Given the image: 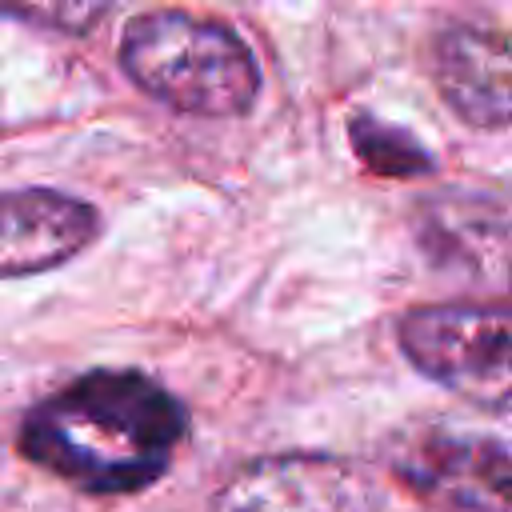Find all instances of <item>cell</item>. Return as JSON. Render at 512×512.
Returning a JSON list of instances; mask_svg holds the SVG:
<instances>
[{
	"mask_svg": "<svg viewBox=\"0 0 512 512\" xmlns=\"http://www.w3.org/2000/svg\"><path fill=\"white\" fill-rule=\"evenodd\" d=\"M352 148L364 160V168H372L376 176H392V180H408V176H424L432 172V156L420 148V140H412L408 132L360 112L348 124Z\"/></svg>",
	"mask_w": 512,
	"mask_h": 512,
	"instance_id": "ba28073f",
	"label": "cell"
},
{
	"mask_svg": "<svg viewBox=\"0 0 512 512\" xmlns=\"http://www.w3.org/2000/svg\"><path fill=\"white\" fill-rule=\"evenodd\" d=\"M188 436L184 404L136 368H92L20 420V452L92 496L156 484Z\"/></svg>",
	"mask_w": 512,
	"mask_h": 512,
	"instance_id": "6da1fadb",
	"label": "cell"
},
{
	"mask_svg": "<svg viewBox=\"0 0 512 512\" xmlns=\"http://www.w3.org/2000/svg\"><path fill=\"white\" fill-rule=\"evenodd\" d=\"M108 8L112 0H0V16L64 36H88L100 28Z\"/></svg>",
	"mask_w": 512,
	"mask_h": 512,
	"instance_id": "9c48e42d",
	"label": "cell"
},
{
	"mask_svg": "<svg viewBox=\"0 0 512 512\" xmlns=\"http://www.w3.org/2000/svg\"><path fill=\"white\" fill-rule=\"evenodd\" d=\"M124 76L184 116H244L260 96V64L224 20L184 8L140 12L120 36Z\"/></svg>",
	"mask_w": 512,
	"mask_h": 512,
	"instance_id": "7a4b0ae2",
	"label": "cell"
},
{
	"mask_svg": "<svg viewBox=\"0 0 512 512\" xmlns=\"http://www.w3.org/2000/svg\"><path fill=\"white\" fill-rule=\"evenodd\" d=\"M208 512H376V492L340 456L280 452L236 468Z\"/></svg>",
	"mask_w": 512,
	"mask_h": 512,
	"instance_id": "277c9868",
	"label": "cell"
},
{
	"mask_svg": "<svg viewBox=\"0 0 512 512\" xmlns=\"http://www.w3.org/2000/svg\"><path fill=\"white\" fill-rule=\"evenodd\" d=\"M432 80L472 128L512 124V40L496 28L452 24L432 44Z\"/></svg>",
	"mask_w": 512,
	"mask_h": 512,
	"instance_id": "52a82bcc",
	"label": "cell"
},
{
	"mask_svg": "<svg viewBox=\"0 0 512 512\" xmlns=\"http://www.w3.org/2000/svg\"><path fill=\"white\" fill-rule=\"evenodd\" d=\"M100 236V212L56 188L0 192V280L68 264Z\"/></svg>",
	"mask_w": 512,
	"mask_h": 512,
	"instance_id": "8992f818",
	"label": "cell"
},
{
	"mask_svg": "<svg viewBox=\"0 0 512 512\" xmlns=\"http://www.w3.org/2000/svg\"><path fill=\"white\" fill-rule=\"evenodd\" d=\"M396 340L416 372L476 400L512 404V304H424Z\"/></svg>",
	"mask_w": 512,
	"mask_h": 512,
	"instance_id": "3957f363",
	"label": "cell"
},
{
	"mask_svg": "<svg viewBox=\"0 0 512 512\" xmlns=\"http://www.w3.org/2000/svg\"><path fill=\"white\" fill-rule=\"evenodd\" d=\"M408 492L444 512H512V456L480 436L428 432L392 456Z\"/></svg>",
	"mask_w": 512,
	"mask_h": 512,
	"instance_id": "5b68a950",
	"label": "cell"
}]
</instances>
